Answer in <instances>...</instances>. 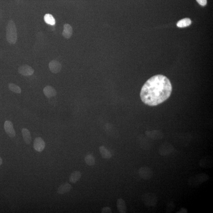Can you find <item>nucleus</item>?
<instances>
[{"mask_svg": "<svg viewBox=\"0 0 213 213\" xmlns=\"http://www.w3.org/2000/svg\"><path fill=\"white\" fill-rule=\"evenodd\" d=\"M49 67L50 70L53 73H59L62 69V65L59 62L53 60L49 63Z\"/></svg>", "mask_w": 213, "mask_h": 213, "instance_id": "9b49d317", "label": "nucleus"}, {"mask_svg": "<svg viewBox=\"0 0 213 213\" xmlns=\"http://www.w3.org/2000/svg\"><path fill=\"white\" fill-rule=\"evenodd\" d=\"M197 2L202 6H205L207 4V0H196Z\"/></svg>", "mask_w": 213, "mask_h": 213, "instance_id": "a878e982", "label": "nucleus"}, {"mask_svg": "<svg viewBox=\"0 0 213 213\" xmlns=\"http://www.w3.org/2000/svg\"><path fill=\"white\" fill-rule=\"evenodd\" d=\"M72 189V186L70 183H63L58 188L57 193L59 194L62 195L70 192Z\"/></svg>", "mask_w": 213, "mask_h": 213, "instance_id": "ddd939ff", "label": "nucleus"}, {"mask_svg": "<svg viewBox=\"0 0 213 213\" xmlns=\"http://www.w3.org/2000/svg\"><path fill=\"white\" fill-rule=\"evenodd\" d=\"M99 150L102 158L105 159H109L112 156L111 152L104 146L100 147Z\"/></svg>", "mask_w": 213, "mask_h": 213, "instance_id": "a211bd4d", "label": "nucleus"}, {"mask_svg": "<svg viewBox=\"0 0 213 213\" xmlns=\"http://www.w3.org/2000/svg\"><path fill=\"white\" fill-rule=\"evenodd\" d=\"M22 134L25 142L26 144H30L31 142L32 138L29 131L27 129L23 128L22 130Z\"/></svg>", "mask_w": 213, "mask_h": 213, "instance_id": "f3484780", "label": "nucleus"}, {"mask_svg": "<svg viewBox=\"0 0 213 213\" xmlns=\"http://www.w3.org/2000/svg\"><path fill=\"white\" fill-rule=\"evenodd\" d=\"M9 89L15 93L20 94L21 93V90L17 85L13 83H10L8 85Z\"/></svg>", "mask_w": 213, "mask_h": 213, "instance_id": "4be33fe9", "label": "nucleus"}, {"mask_svg": "<svg viewBox=\"0 0 213 213\" xmlns=\"http://www.w3.org/2000/svg\"><path fill=\"white\" fill-rule=\"evenodd\" d=\"M2 158H1V157H0V166L1 165V164H2Z\"/></svg>", "mask_w": 213, "mask_h": 213, "instance_id": "cd10ccee", "label": "nucleus"}, {"mask_svg": "<svg viewBox=\"0 0 213 213\" xmlns=\"http://www.w3.org/2000/svg\"><path fill=\"white\" fill-rule=\"evenodd\" d=\"M139 176L145 180H148L153 176V172L150 167L144 166L141 167L138 170Z\"/></svg>", "mask_w": 213, "mask_h": 213, "instance_id": "39448f33", "label": "nucleus"}, {"mask_svg": "<svg viewBox=\"0 0 213 213\" xmlns=\"http://www.w3.org/2000/svg\"><path fill=\"white\" fill-rule=\"evenodd\" d=\"M7 41L11 44H15L17 39V31L15 23L12 20L8 22L6 27Z\"/></svg>", "mask_w": 213, "mask_h": 213, "instance_id": "f03ea898", "label": "nucleus"}, {"mask_svg": "<svg viewBox=\"0 0 213 213\" xmlns=\"http://www.w3.org/2000/svg\"><path fill=\"white\" fill-rule=\"evenodd\" d=\"M174 202L173 201H169L167 204L166 212V213H170L174 211L175 208Z\"/></svg>", "mask_w": 213, "mask_h": 213, "instance_id": "5701e85b", "label": "nucleus"}, {"mask_svg": "<svg viewBox=\"0 0 213 213\" xmlns=\"http://www.w3.org/2000/svg\"><path fill=\"white\" fill-rule=\"evenodd\" d=\"M172 86L169 79L162 75L153 76L147 81L140 92L141 100L150 106H157L168 99L171 95Z\"/></svg>", "mask_w": 213, "mask_h": 213, "instance_id": "f257e3e1", "label": "nucleus"}, {"mask_svg": "<svg viewBox=\"0 0 213 213\" xmlns=\"http://www.w3.org/2000/svg\"><path fill=\"white\" fill-rule=\"evenodd\" d=\"M210 177L205 173H201L191 176L188 180V184L192 188H196L209 180Z\"/></svg>", "mask_w": 213, "mask_h": 213, "instance_id": "7ed1b4c3", "label": "nucleus"}, {"mask_svg": "<svg viewBox=\"0 0 213 213\" xmlns=\"http://www.w3.org/2000/svg\"><path fill=\"white\" fill-rule=\"evenodd\" d=\"M45 142L42 138L37 137L34 142V148L38 152H41L45 147Z\"/></svg>", "mask_w": 213, "mask_h": 213, "instance_id": "9d476101", "label": "nucleus"}, {"mask_svg": "<svg viewBox=\"0 0 213 213\" xmlns=\"http://www.w3.org/2000/svg\"><path fill=\"white\" fill-rule=\"evenodd\" d=\"M187 209H185L184 208H182L178 213H187Z\"/></svg>", "mask_w": 213, "mask_h": 213, "instance_id": "bb28decb", "label": "nucleus"}, {"mask_svg": "<svg viewBox=\"0 0 213 213\" xmlns=\"http://www.w3.org/2000/svg\"><path fill=\"white\" fill-rule=\"evenodd\" d=\"M102 213H111L112 211L111 208L108 207H105L103 208L101 211Z\"/></svg>", "mask_w": 213, "mask_h": 213, "instance_id": "393cba45", "label": "nucleus"}, {"mask_svg": "<svg viewBox=\"0 0 213 213\" xmlns=\"http://www.w3.org/2000/svg\"><path fill=\"white\" fill-rule=\"evenodd\" d=\"M18 72L20 74L24 76H30L34 73V70L30 66L23 65L20 66L18 68Z\"/></svg>", "mask_w": 213, "mask_h": 213, "instance_id": "6e6552de", "label": "nucleus"}, {"mask_svg": "<svg viewBox=\"0 0 213 213\" xmlns=\"http://www.w3.org/2000/svg\"><path fill=\"white\" fill-rule=\"evenodd\" d=\"M44 20L45 23L51 25H54L55 24L56 21L55 18L52 15L47 14L44 16Z\"/></svg>", "mask_w": 213, "mask_h": 213, "instance_id": "aec40b11", "label": "nucleus"}, {"mask_svg": "<svg viewBox=\"0 0 213 213\" xmlns=\"http://www.w3.org/2000/svg\"><path fill=\"white\" fill-rule=\"evenodd\" d=\"M73 29L72 26L68 24H65L64 26V30L63 32V36L67 39L71 38L72 35Z\"/></svg>", "mask_w": 213, "mask_h": 213, "instance_id": "4468645a", "label": "nucleus"}, {"mask_svg": "<svg viewBox=\"0 0 213 213\" xmlns=\"http://www.w3.org/2000/svg\"><path fill=\"white\" fill-rule=\"evenodd\" d=\"M117 209L120 213H126L127 212V208L125 202L122 198H120L117 200Z\"/></svg>", "mask_w": 213, "mask_h": 213, "instance_id": "2eb2a0df", "label": "nucleus"}, {"mask_svg": "<svg viewBox=\"0 0 213 213\" xmlns=\"http://www.w3.org/2000/svg\"><path fill=\"white\" fill-rule=\"evenodd\" d=\"M191 23H192V21L190 19L184 18L179 21L177 23V26L180 28L187 27L190 25Z\"/></svg>", "mask_w": 213, "mask_h": 213, "instance_id": "6ab92c4d", "label": "nucleus"}, {"mask_svg": "<svg viewBox=\"0 0 213 213\" xmlns=\"http://www.w3.org/2000/svg\"><path fill=\"white\" fill-rule=\"evenodd\" d=\"M146 134L147 136L150 137H152L153 139H158L161 136V133L158 132H146Z\"/></svg>", "mask_w": 213, "mask_h": 213, "instance_id": "b1692460", "label": "nucleus"}, {"mask_svg": "<svg viewBox=\"0 0 213 213\" xmlns=\"http://www.w3.org/2000/svg\"><path fill=\"white\" fill-rule=\"evenodd\" d=\"M4 128L7 134L10 137H14L16 136V132L14 126L11 121L7 120L4 123Z\"/></svg>", "mask_w": 213, "mask_h": 213, "instance_id": "1a4fd4ad", "label": "nucleus"}, {"mask_svg": "<svg viewBox=\"0 0 213 213\" xmlns=\"http://www.w3.org/2000/svg\"><path fill=\"white\" fill-rule=\"evenodd\" d=\"M174 148L172 145L168 144H164L160 147L158 152L161 156H166L173 152Z\"/></svg>", "mask_w": 213, "mask_h": 213, "instance_id": "0eeeda50", "label": "nucleus"}, {"mask_svg": "<svg viewBox=\"0 0 213 213\" xmlns=\"http://www.w3.org/2000/svg\"><path fill=\"white\" fill-rule=\"evenodd\" d=\"M199 165L201 168L209 169L212 168L213 165L212 157L210 155L202 157L199 161Z\"/></svg>", "mask_w": 213, "mask_h": 213, "instance_id": "423d86ee", "label": "nucleus"}, {"mask_svg": "<svg viewBox=\"0 0 213 213\" xmlns=\"http://www.w3.org/2000/svg\"><path fill=\"white\" fill-rule=\"evenodd\" d=\"M81 177V174L80 172L78 171V170H76V171L73 172L70 175V178H69V181L70 183H76L78 181Z\"/></svg>", "mask_w": 213, "mask_h": 213, "instance_id": "dca6fc26", "label": "nucleus"}, {"mask_svg": "<svg viewBox=\"0 0 213 213\" xmlns=\"http://www.w3.org/2000/svg\"><path fill=\"white\" fill-rule=\"evenodd\" d=\"M85 161L86 164L90 166L95 165V159L93 155L89 154L86 155L85 158Z\"/></svg>", "mask_w": 213, "mask_h": 213, "instance_id": "412c9836", "label": "nucleus"}, {"mask_svg": "<svg viewBox=\"0 0 213 213\" xmlns=\"http://www.w3.org/2000/svg\"><path fill=\"white\" fill-rule=\"evenodd\" d=\"M142 200L146 206H154L158 202V197L155 193H145L142 196Z\"/></svg>", "mask_w": 213, "mask_h": 213, "instance_id": "20e7f679", "label": "nucleus"}, {"mask_svg": "<svg viewBox=\"0 0 213 213\" xmlns=\"http://www.w3.org/2000/svg\"><path fill=\"white\" fill-rule=\"evenodd\" d=\"M44 93L48 98L53 97L57 95V92L54 88L50 86H47L44 88Z\"/></svg>", "mask_w": 213, "mask_h": 213, "instance_id": "f8f14e48", "label": "nucleus"}]
</instances>
